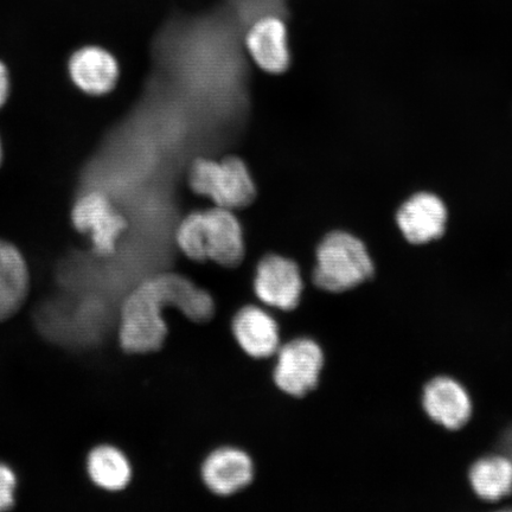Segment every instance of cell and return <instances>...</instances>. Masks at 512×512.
Here are the masks:
<instances>
[{"label":"cell","instance_id":"cell-8","mask_svg":"<svg viewBox=\"0 0 512 512\" xmlns=\"http://www.w3.org/2000/svg\"><path fill=\"white\" fill-rule=\"evenodd\" d=\"M230 328L236 344L253 360H270L281 347L278 319L265 306H242L235 313Z\"/></svg>","mask_w":512,"mask_h":512},{"label":"cell","instance_id":"cell-17","mask_svg":"<svg viewBox=\"0 0 512 512\" xmlns=\"http://www.w3.org/2000/svg\"><path fill=\"white\" fill-rule=\"evenodd\" d=\"M286 2L287 0H228L229 5L246 16L251 23L261 16L283 14Z\"/></svg>","mask_w":512,"mask_h":512},{"label":"cell","instance_id":"cell-7","mask_svg":"<svg viewBox=\"0 0 512 512\" xmlns=\"http://www.w3.org/2000/svg\"><path fill=\"white\" fill-rule=\"evenodd\" d=\"M201 479L211 495L233 497L252 485L254 460L242 448L221 446L211 451L201 465Z\"/></svg>","mask_w":512,"mask_h":512},{"label":"cell","instance_id":"cell-2","mask_svg":"<svg viewBox=\"0 0 512 512\" xmlns=\"http://www.w3.org/2000/svg\"><path fill=\"white\" fill-rule=\"evenodd\" d=\"M176 241L191 261H211L223 268H236L246 256L245 235L230 209L217 207L192 213L179 224Z\"/></svg>","mask_w":512,"mask_h":512},{"label":"cell","instance_id":"cell-3","mask_svg":"<svg viewBox=\"0 0 512 512\" xmlns=\"http://www.w3.org/2000/svg\"><path fill=\"white\" fill-rule=\"evenodd\" d=\"M375 274V264L361 239L347 232H332L320 241L311 285L328 293H345L367 284Z\"/></svg>","mask_w":512,"mask_h":512},{"label":"cell","instance_id":"cell-5","mask_svg":"<svg viewBox=\"0 0 512 512\" xmlns=\"http://www.w3.org/2000/svg\"><path fill=\"white\" fill-rule=\"evenodd\" d=\"M324 367V351L315 339L294 338L274 356L273 381L281 393L302 399L318 387Z\"/></svg>","mask_w":512,"mask_h":512},{"label":"cell","instance_id":"cell-18","mask_svg":"<svg viewBox=\"0 0 512 512\" xmlns=\"http://www.w3.org/2000/svg\"><path fill=\"white\" fill-rule=\"evenodd\" d=\"M16 477L8 466L0 464V511L8 510L14 505Z\"/></svg>","mask_w":512,"mask_h":512},{"label":"cell","instance_id":"cell-19","mask_svg":"<svg viewBox=\"0 0 512 512\" xmlns=\"http://www.w3.org/2000/svg\"><path fill=\"white\" fill-rule=\"evenodd\" d=\"M10 92V79L8 69L5 64L0 61V107H3L6 100H8Z\"/></svg>","mask_w":512,"mask_h":512},{"label":"cell","instance_id":"cell-4","mask_svg":"<svg viewBox=\"0 0 512 512\" xmlns=\"http://www.w3.org/2000/svg\"><path fill=\"white\" fill-rule=\"evenodd\" d=\"M189 183L196 194L209 197L217 207L226 209L246 207L256 194L246 164L235 157L221 162L197 159L191 165Z\"/></svg>","mask_w":512,"mask_h":512},{"label":"cell","instance_id":"cell-1","mask_svg":"<svg viewBox=\"0 0 512 512\" xmlns=\"http://www.w3.org/2000/svg\"><path fill=\"white\" fill-rule=\"evenodd\" d=\"M177 310L197 324L214 318L213 296L188 275L160 273L133 288L120 313L119 343L131 355L155 354L169 335L166 310Z\"/></svg>","mask_w":512,"mask_h":512},{"label":"cell","instance_id":"cell-12","mask_svg":"<svg viewBox=\"0 0 512 512\" xmlns=\"http://www.w3.org/2000/svg\"><path fill=\"white\" fill-rule=\"evenodd\" d=\"M73 222L80 232L92 234L96 251L110 254L126 224L104 195L93 192L76 203Z\"/></svg>","mask_w":512,"mask_h":512},{"label":"cell","instance_id":"cell-15","mask_svg":"<svg viewBox=\"0 0 512 512\" xmlns=\"http://www.w3.org/2000/svg\"><path fill=\"white\" fill-rule=\"evenodd\" d=\"M469 483L482 501H502L512 492V460L501 454L478 459L469 471Z\"/></svg>","mask_w":512,"mask_h":512},{"label":"cell","instance_id":"cell-9","mask_svg":"<svg viewBox=\"0 0 512 512\" xmlns=\"http://www.w3.org/2000/svg\"><path fill=\"white\" fill-rule=\"evenodd\" d=\"M421 403L428 418L446 430H459L472 416L469 392L451 376H437L428 381L422 390Z\"/></svg>","mask_w":512,"mask_h":512},{"label":"cell","instance_id":"cell-20","mask_svg":"<svg viewBox=\"0 0 512 512\" xmlns=\"http://www.w3.org/2000/svg\"><path fill=\"white\" fill-rule=\"evenodd\" d=\"M2 156H3L2 143H0V163H2Z\"/></svg>","mask_w":512,"mask_h":512},{"label":"cell","instance_id":"cell-10","mask_svg":"<svg viewBox=\"0 0 512 512\" xmlns=\"http://www.w3.org/2000/svg\"><path fill=\"white\" fill-rule=\"evenodd\" d=\"M246 46L255 63L268 73H283L290 66L287 28L280 15L256 18L247 31Z\"/></svg>","mask_w":512,"mask_h":512},{"label":"cell","instance_id":"cell-13","mask_svg":"<svg viewBox=\"0 0 512 512\" xmlns=\"http://www.w3.org/2000/svg\"><path fill=\"white\" fill-rule=\"evenodd\" d=\"M68 68L75 86L89 95L112 92L119 79L117 60L100 47H85L75 51L70 57Z\"/></svg>","mask_w":512,"mask_h":512},{"label":"cell","instance_id":"cell-14","mask_svg":"<svg viewBox=\"0 0 512 512\" xmlns=\"http://www.w3.org/2000/svg\"><path fill=\"white\" fill-rule=\"evenodd\" d=\"M29 290L27 262L11 243L0 240V320L19 310Z\"/></svg>","mask_w":512,"mask_h":512},{"label":"cell","instance_id":"cell-6","mask_svg":"<svg viewBox=\"0 0 512 512\" xmlns=\"http://www.w3.org/2000/svg\"><path fill=\"white\" fill-rule=\"evenodd\" d=\"M302 268L288 256L268 254L255 267L253 292L256 302L272 311L292 312L305 292Z\"/></svg>","mask_w":512,"mask_h":512},{"label":"cell","instance_id":"cell-11","mask_svg":"<svg viewBox=\"0 0 512 512\" xmlns=\"http://www.w3.org/2000/svg\"><path fill=\"white\" fill-rule=\"evenodd\" d=\"M396 221L409 243L425 245L444 235L447 209L438 196L420 192L402 204Z\"/></svg>","mask_w":512,"mask_h":512},{"label":"cell","instance_id":"cell-16","mask_svg":"<svg viewBox=\"0 0 512 512\" xmlns=\"http://www.w3.org/2000/svg\"><path fill=\"white\" fill-rule=\"evenodd\" d=\"M87 467L93 482L107 491H123L132 480L130 460L117 447L94 448L89 453Z\"/></svg>","mask_w":512,"mask_h":512}]
</instances>
